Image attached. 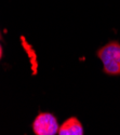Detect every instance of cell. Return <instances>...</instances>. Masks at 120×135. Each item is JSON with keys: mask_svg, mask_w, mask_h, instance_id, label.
Here are the masks:
<instances>
[{"mask_svg": "<svg viewBox=\"0 0 120 135\" xmlns=\"http://www.w3.org/2000/svg\"><path fill=\"white\" fill-rule=\"evenodd\" d=\"M59 134L60 135H82L83 128L77 118L71 117L65 121L59 128Z\"/></svg>", "mask_w": 120, "mask_h": 135, "instance_id": "cell-3", "label": "cell"}, {"mask_svg": "<svg viewBox=\"0 0 120 135\" xmlns=\"http://www.w3.org/2000/svg\"><path fill=\"white\" fill-rule=\"evenodd\" d=\"M97 56L103 64V69L107 75H120V43L111 41L97 51Z\"/></svg>", "mask_w": 120, "mask_h": 135, "instance_id": "cell-1", "label": "cell"}, {"mask_svg": "<svg viewBox=\"0 0 120 135\" xmlns=\"http://www.w3.org/2000/svg\"><path fill=\"white\" fill-rule=\"evenodd\" d=\"M1 54H2V49H1V46H0V57H1Z\"/></svg>", "mask_w": 120, "mask_h": 135, "instance_id": "cell-4", "label": "cell"}, {"mask_svg": "<svg viewBox=\"0 0 120 135\" xmlns=\"http://www.w3.org/2000/svg\"><path fill=\"white\" fill-rule=\"evenodd\" d=\"M59 128L60 126L56 118L48 112L37 116L32 123V130L37 135H54L59 133Z\"/></svg>", "mask_w": 120, "mask_h": 135, "instance_id": "cell-2", "label": "cell"}]
</instances>
